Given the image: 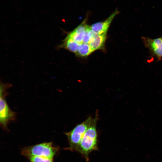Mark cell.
<instances>
[{"instance_id": "cell-1", "label": "cell", "mask_w": 162, "mask_h": 162, "mask_svg": "<svg viewBox=\"0 0 162 162\" xmlns=\"http://www.w3.org/2000/svg\"><path fill=\"white\" fill-rule=\"evenodd\" d=\"M98 119L96 115L76 150L82 155L86 160L88 159L89 153L97 149L96 124Z\"/></svg>"}, {"instance_id": "cell-2", "label": "cell", "mask_w": 162, "mask_h": 162, "mask_svg": "<svg viewBox=\"0 0 162 162\" xmlns=\"http://www.w3.org/2000/svg\"><path fill=\"white\" fill-rule=\"evenodd\" d=\"M58 150V148L53 146L52 142H46L24 147L21 153L28 158L40 157L53 159Z\"/></svg>"}, {"instance_id": "cell-3", "label": "cell", "mask_w": 162, "mask_h": 162, "mask_svg": "<svg viewBox=\"0 0 162 162\" xmlns=\"http://www.w3.org/2000/svg\"><path fill=\"white\" fill-rule=\"evenodd\" d=\"M8 83H2L0 85V123L4 129H7L9 123L16 119V112L9 108L5 99L6 90L10 86Z\"/></svg>"}, {"instance_id": "cell-4", "label": "cell", "mask_w": 162, "mask_h": 162, "mask_svg": "<svg viewBox=\"0 0 162 162\" xmlns=\"http://www.w3.org/2000/svg\"><path fill=\"white\" fill-rule=\"evenodd\" d=\"M93 119L88 117L82 122L76 125L72 130L65 133L67 137L71 150H76L87 130L90 127Z\"/></svg>"}, {"instance_id": "cell-5", "label": "cell", "mask_w": 162, "mask_h": 162, "mask_svg": "<svg viewBox=\"0 0 162 162\" xmlns=\"http://www.w3.org/2000/svg\"><path fill=\"white\" fill-rule=\"evenodd\" d=\"M145 46L150 50L152 54L158 59L162 58V40L161 38L152 39L142 37Z\"/></svg>"}, {"instance_id": "cell-6", "label": "cell", "mask_w": 162, "mask_h": 162, "mask_svg": "<svg viewBox=\"0 0 162 162\" xmlns=\"http://www.w3.org/2000/svg\"><path fill=\"white\" fill-rule=\"evenodd\" d=\"M119 12L116 9L107 19L103 21L93 24L91 26L92 30L98 34H106L115 16L118 14Z\"/></svg>"}, {"instance_id": "cell-7", "label": "cell", "mask_w": 162, "mask_h": 162, "mask_svg": "<svg viewBox=\"0 0 162 162\" xmlns=\"http://www.w3.org/2000/svg\"><path fill=\"white\" fill-rule=\"evenodd\" d=\"M87 19V18L86 17L80 24L70 32L66 37L79 44L82 43L84 34L88 25L86 23Z\"/></svg>"}, {"instance_id": "cell-8", "label": "cell", "mask_w": 162, "mask_h": 162, "mask_svg": "<svg viewBox=\"0 0 162 162\" xmlns=\"http://www.w3.org/2000/svg\"><path fill=\"white\" fill-rule=\"evenodd\" d=\"M106 34H98L92 31L89 44L93 52L103 48L106 40Z\"/></svg>"}, {"instance_id": "cell-9", "label": "cell", "mask_w": 162, "mask_h": 162, "mask_svg": "<svg viewBox=\"0 0 162 162\" xmlns=\"http://www.w3.org/2000/svg\"><path fill=\"white\" fill-rule=\"evenodd\" d=\"M80 44L66 37L61 45V47L76 54L78 51Z\"/></svg>"}, {"instance_id": "cell-10", "label": "cell", "mask_w": 162, "mask_h": 162, "mask_svg": "<svg viewBox=\"0 0 162 162\" xmlns=\"http://www.w3.org/2000/svg\"><path fill=\"white\" fill-rule=\"evenodd\" d=\"M93 51L88 44L82 43L80 44L78 51L75 54L80 57L87 56Z\"/></svg>"}, {"instance_id": "cell-11", "label": "cell", "mask_w": 162, "mask_h": 162, "mask_svg": "<svg viewBox=\"0 0 162 162\" xmlns=\"http://www.w3.org/2000/svg\"><path fill=\"white\" fill-rule=\"evenodd\" d=\"M92 32L90 26L88 25L83 36V43L89 44L92 37Z\"/></svg>"}, {"instance_id": "cell-12", "label": "cell", "mask_w": 162, "mask_h": 162, "mask_svg": "<svg viewBox=\"0 0 162 162\" xmlns=\"http://www.w3.org/2000/svg\"><path fill=\"white\" fill-rule=\"evenodd\" d=\"M30 162H53V159L40 157H32L28 158Z\"/></svg>"}, {"instance_id": "cell-13", "label": "cell", "mask_w": 162, "mask_h": 162, "mask_svg": "<svg viewBox=\"0 0 162 162\" xmlns=\"http://www.w3.org/2000/svg\"><path fill=\"white\" fill-rule=\"evenodd\" d=\"M161 38V39H162V38Z\"/></svg>"}]
</instances>
